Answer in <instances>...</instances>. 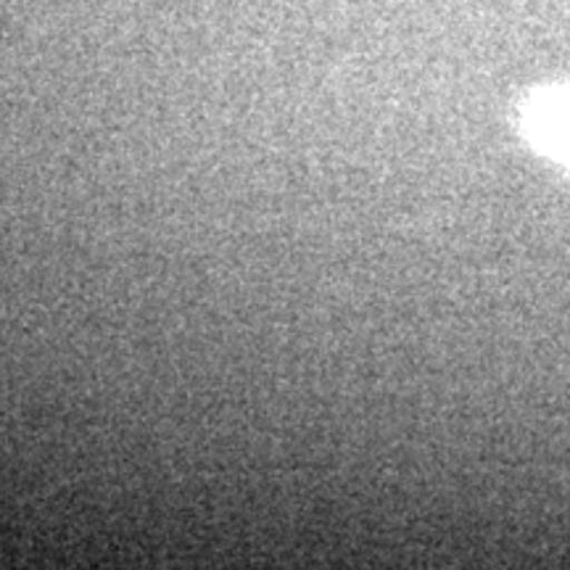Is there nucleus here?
<instances>
[{"mask_svg":"<svg viewBox=\"0 0 570 570\" xmlns=\"http://www.w3.org/2000/svg\"><path fill=\"white\" fill-rule=\"evenodd\" d=\"M523 130L541 154L570 169V90L550 88L525 104Z\"/></svg>","mask_w":570,"mask_h":570,"instance_id":"1","label":"nucleus"}]
</instances>
